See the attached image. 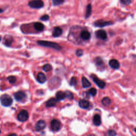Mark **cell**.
<instances>
[{"label":"cell","mask_w":136,"mask_h":136,"mask_svg":"<svg viewBox=\"0 0 136 136\" xmlns=\"http://www.w3.org/2000/svg\"><path fill=\"white\" fill-rule=\"evenodd\" d=\"M84 54V52H83V51L81 49H78L76 51V55L77 57H81Z\"/></svg>","instance_id":"4dcf8cb0"},{"label":"cell","mask_w":136,"mask_h":136,"mask_svg":"<svg viewBox=\"0 0 136 136\" xmlns=\"http://www.w3.org/2000/svg\"><path fill=\"white\" fill-rule=\"evenodd\" d=\"M79 105L83 109H87L90 106V103L86 99H80L79 101Z\"/></svg>","instance_id":"4fadbf2b"},{"label":"cell","mask_w":136,"mask_h":136,"mask_svg":"<svg viewBox=\"0 0 136 136\" xmlns=\"http://www.w3.org/2000/svg\"><path fill=\"white\" fill-rule=\"evenodd\" d=\"M3 9H1V8H0V13H3Z\"/></svg>","instance_id":"d590c367"},{"label":"cell","mask_w":136,"mask_h":136,"mask_svg":"<svg viewBox=\"0 0 136 136\" xmlns=\"http://www.w3.org/2000/svg\"><path fill=\"white\" fill-rule=\"evenodd\" d=\"M27 95L26 93L22 91L17 92L14 94V97L18 102H21L26 98Z\"/></svg>","instance_id":"8992f818"},{"label":"cell","mask_w":136,"mask_h":136,"mask_svg":"<svg viewBox=\"0 0 136 136\" xmlns=\"http://www.w3.org/2000/svg\"><path fill=\"white\" fill-rule=\"evenodd\" d=\"M96 37L102 40H106L107 38V35L104 30H99L95 33Z\"/></svg>","instance_id":"ba28073f"},{"label":"cell","mask_w":136,"mask_h":136,"mask_svg":"<svg viewBox=\"0 0 136 136\" xmlns=\"http://www.w3.org/2000/svg\"><path fill=\"white\" fill-rule=\"evenodd\" d=\"M95 63L97 67H103L104 66V62L102 59L101 58H97L95 60Z\"/></svg>","instance_id":"cb8c5ba5"},{"label":"cell","mask_w":136,"mask_h":136,"mask_svg":"<svg viewBox=\"0 0 136 136\" xmlns=\"http://www.w3.org/2000/svg\"><path fill=\"white\" fill-rule=\"evenodd\" d=\"M62 30L61 28H60V27H56L55 28H54L53 33H52V35L53 37H58L59 36H61L62 34Z\"/></svg>","instance_id":"2e32d148"},{"label":"cell","mask_w":136,"mask_h":136,"mask_svg":"<svg viewBox=\"0 0 136 136\" xmlns=\"http://www.w3.org/2000/svg\"><path fill=\"white\" fill-rule=\"evenodd\" d=\"M113 22H112L111 21H104L103 20H97L95 23H94V25L95 27H104L105 26H110L111 25H113Z\"/></svg>","instance_id":"52a82bcc"},{"label":"cell","mask_w":136,"mask_h":136,"mask_svg":"<svg viewBox=\"0 0 136 136\" xmlns=\"http://www.w3.org/2000/svg\"><path fill=\"white\" fill-rule=\"evenodd\" d=\"M46 122H45V121L42 120H39L35 125V129L36 131H41L45 128V127H46Z\"/></svg>","instance_id":"9c48e42d"},{"label":"cell","mask_w":136,"mask_h":136,"mask_svg":"<svg viewBox=\"0 0 136 136\" xmlns=\"http://www.w3.org/2000/svg\"><path fill=\"white\" fill-rule=\"evenodd\" d=\"M93 121L95 125H96V126L100 125L102 123L101 116L99 114H95L93 117Z\"/></svg>","instance_id":"ac0fdd59"},{"label":"cell","mask_w":136,"mask_h":136,"mask_svg":"<svg viewBox=\"0 0 136 136\" xmlns=\"http://www.w3.org/2000/svg\"><path fill=\"white\" fill-rule=\"evenodd\" d=\"M65 95H66V98H67L69 99H73L74 96V94L72 93V92H71L70 91H69V90H67V91L65 93Z\"/></svg>","instance_id":"d4e9b609"},{"label":"cell","mask_w":136,"mask_h":136,"mask_svg":"<svg viewBox=\"0 0 136 136\" xmlns=\"http://www.w3.org/2000/svg\"><path fill=\"white\" fill-rule=\"evenodd\" d=\"M13 42V37L10 35H5L4 37L3 44L6 46L10 47Z\"/></svg>","instance_id":"30bf717a"},{"label":"cell","mask_w":136,"mask_h":136,"mask_svg":"<svg viewBox=\"0 0 136 136\" xmlns=\"http://www.w3.org/2000/svg\"><path fill=\"white\" fill-rule=\"evenodd\" d=\"M28 5L33 9H40L44 6V2L41 0L32 1L28 3Z\"/></svg>","instance_id":"5b68a950"},{"label":"cell","mask_w":136,"mask_h":136,"mask_svg":"<svg viewBox=\"0 0 136 136\" xmlns=\"http://www.w3.org/2000/svg\"><path fill=\"white\" fill-rule=\"evenodd\" d=\"M65 2V1L63 0H53V4L54 5H59L62 4Z\"/></svg>","instance_id":"f546056e"},{"label":"cell","mask_w":136,"mask_h":136,"mask_svg":"<svg viewBox=\"0 0 136 136\" xmlns=\"http://www.w3.org/2000/svg\"><path fill=\"white\" fill-rule=\"evenodd\" d=\"M1 37H0V42H1Z\"/></svg>","instance_id":"8d00e7d4"},{"label":"cell","mask_w":136,"mask_h":136,"mask_svg":"<svg viewBox=\"0 0 136 136\" xmlns=\"http://www.w3.org/2000/svg\"><path fill=\"white\" fill-rule=\"evenodd\" d=\"M29 114L28 112L25 110H21L18 114L17 118L18 120L21 122H25L28 119Z\"/></svg>","instance_id":"277c9868"},{"label":"cell","mask_w":136,"mask_h":136,"mask_svg":"<svg viewBox=\"0 0 136 136\" xmlns=\"http://www.w3.org/2000/svg\"><path fill=\"white\" fill-rule=\"evenodd\" d=\"M93 80L94 82L97 85V86L99 88H100L101 89H103V88H105L106 84H105V83L104 82V81H103V80H102L101 79H98V78H96V77H94L93 78Z\"/></svg>","instance_id":"8fae6325"},{"label":"cell","mask_w":136,"mask_h":136,"mask_svg":"<svg viewBox=\"0 0 136 136\" xmlns=\"http://www.w3.org/2000/svg\"><path fill=\"white\" fill-rule=\"evenodd\" d=\"M43 69L45 72H49L52 70V67L50 64H46L43 67Z\"/></svg>","instance_id":"4316f807"},{"label":"cell","mask_w":136,"mask_h":136,"mask_svg":"<svg viewBox=\"0 0 136 136\" xmlns=\"http://www.w3.org/2000/svg\"><path fill=\"white\" fill-rule=\"evenodd\" d=\"M51 129L53 131H58L61 127V123L57 119H53L51 122Z\"/></svg>","instance_id":"3957f363"},{"label":"cell","mask_w":136,"mask_h":136,"mask_svg":"<svg viewBox=\"0 0 136 136\" xmlns=\"http://www.w3.org/2000/svg\"><path fill=\"white\" fill-rule=\"evenodd\" d=\"M58 101L56 98H52L50 99L49 101L46 102V106L47 107H54L58 103Z\"/></svg>","instance_id":"9a60e30c"},{"label":"cell","mask_w":136,"mask_h":136,"mask_svg":"<svg viewBox=\"0 0 136 136\" xmlns=\"http://www.w3.org/2000/svg\"><path fill=\"white\" fill-rule=\"evenodd\" d=\"M35 30L38 31H43L44 29V25L41 22H36L34 25Z\"/></svg>","instance_id":"ffe728a7"},{"label":"cell","mask_w":136,"mask_h":136,"mask_svg":"<svg viewBox=\"0 0 136 136\" xmlns=\"http://www.w3.org/2000/svg\"><path fill=\"white\" fill-rule=\"evenodd\" d=\"M88 93L90 95H91L92 96H95L97 94V90L94 88H91L88 91Z\"/></svg>","instance_id":"f1b7e54d"},{"label":"cell","mask_w":136,"mask_h":136,"mask_svg":"<svg viewBox=\"0 0 136 136\" xmlns=\"http://www.w3.org/2000/svg\"><path fill=\"white\" fill-rule=\"evenodd\" d=\"M50 19V17L49 15L47 14H45V15H44L43 16L41 17V18H40L41 20L42 21H47L49 20Z\"/></svg>","instance_id":"1f68e13d"},{"label":"cell","mask_w":136,"mask_h":136,"mask_svg":"<svg viewBox=\"0 0 136 136\" xmlns=\"http://www.w3.org/2000/svg\"><path fill=\"white\" fill-rule=\"evenodd\" d=\"M102 104L105 106H107L110 105L111 103V100L110 98L108 97H105L103 98L102 100Z\"/></svg>","instance_id":"603a6c76"},{"label":"cell","mask_w":136,"mask_h":136,"mask_svg":"<svg viewBox=\"0 0 136 136\" xmlns=\"http://www.w3.org/2000/svg\"><path fill=\"white\" fill-rule=\"evenodd\" d=\"M0 101L2 105L4 107L10 106L13 103L12 97L7 94L2 95L0 97Z\"/></svg>","instance_id":"7a4b0ae2"},{"label":"cell","mask_w":136,"mask_h":136,"mask_svg":"<svg viewBox=\"0 0 136 136\" xmlns=\"http://www.w3.org/2000/svg\"><path fill=\"white\" fill-rule=\"evenodd\" d=\"M37 81L40 84H44L46 82V77L45 75V74L43 72H39L37 75Z\"/></svg>","instance_id":"e0dca14e"},{"label":"cell","mask_w":136,"mask_h":136,"mask_svg":"<svg viewBox=\"0 0 136 136\" xmlns=\"http://www.w3.org/2000/svg\"><path fill=\"white\" fill-rule=\"evenodd\" d=\"M91 34L88 30H84L80 33V37L83 41H88L90 38Z\"/></svg>","instance_id":"7c38bea8"},{"label":"cell","mask_w":136,"mask_h":136,"mask_svg":"<svg viewBox=\"0 0 136 136\" xmlns=\"http://www.w3.org/2000/svg\"><path fill=\"white\" fill-rule=\"evenodd\" d=\"M82 84H83V87L84 88H89L92 85L91 83H90L89 80L85 77L82 78Z\"/></svg>","instance_id":"44dd1931"},{"label":"cell","mask_w":136,"mask_h":136,"mask_svg":"<svg viewBox=\"0 0 136 136\" xmlns=\"http://www.w3.org/2000/svg\"><path fill=\"white\" fill-rule=\"evenodd\" d=\"M37 43L38 45H41V46L46 47H50L54 50H56L57 51H60L62 50V47L58 43L54 42L45 41H38L37 42Z\"/></svg>","instance_id":"6da1fadb"},{"label":"cell","mask_w":136,"mask_h":136,"mask_svg":"<svg viewBox=\"0 0 136 136\" xmlns=\"http://www.w3.org/2000/svg\"><path fill=\"white\" fill-rule=\"evenodd\" d=\"M109 66L113 69H118L120 67V63L117 60L112 59L109 61Z\"/></svg>","instance_id":"5bb4252c"},{"label":"cell","mask_w":136,"mask_h":136,"mask_svg":"<svg viewBox=\"0 0 136 136\" xmlns=\"http://www.w3.org/2000/svg\"><path fill=\"white\" fill-rule=\"evenodd\" d=\"M7 79L8 80L9 83H10L11 84H14L16 83V81H17V78H15V77L13 76H9V77L7 78Z\"/></svg>","instance_id":"484cf974"},{"label":"cell","mask_w":136,"mask_h":136,"mask_svg":"<svg viewBox=\"0 0 136 136\" xmlns=\"http://www.w3.org/2000/svg\"><path fill=\"white\" fill-rule=\"evenodd\" d=\"M92 10V7L91 4H88L86 8V11L85 14V18H86V19L88 18L90 16V15H91Z\"/></svg>","instance_id":"7402d4cb"},{"label":"cell","mask_w":136,"mask_h":136,"mask_svg":"<svg viewBox=\"0 0 136 136\" xmlns=\"http://www.w3.org/2000/svg\"><path fill=\"white\" fill-rule=\"evenodd\" d=\"M1 130H0V134H1Z\"/></svg>","instance_id":"74e56055"},{"label":"cell","mask_w":136,"mask_h":136,"mask_svg":"<svg viewBox=\"0 0 136 136\" xmlns=\"http://www.w3.org/2000/svg\"><path fill=\"white\" fill-rule=\"evenodd\" d=\"M66 98V95L64 92L62 91H59L56 94V99L58 100V101H60L64 100Z\"/></svg>","instance_id":"d6986e66"},{"label":"cell","mask_w":136,"mask_h":136,"mask_svg":"<svg viewBox=\"0 0 136 136\" xmlns=\"http://www.w3.org/2000/svg\"><path fill=\"white\" fill-rule=\"evenodd\" d=\"M132 2L130 0H122L121 1V3L124 5H129Z\"/></svg>","instance_id":"836d02e7"},{"label":"cell","mask_w":136,"mask_h":136,"mask_svg":"<svg viewBox=\"0 0 136 136\" xmlns=\"http://www.w3.org/2000/svg\"><path fill=\"white\" fill-rule=\"evenodd\" d=\"M107 134L108 136H116V132L114 130H108Z\"/></svg>","instance_id":"d6a6232c"},{"label":"cell","mask_w":136,"mask_h":136,"mask_svg":"<svg viewBox=\"0 0 136 136\" xmlns=\"http://www.w3.org/2000/svg\"><path fill=\"white\" fill-rule=\"evenodd\" d=\"M8 136H17V134H15V133H12V134H11L10 135H8Z\"/></svg>","instance_id":"e575fe53"},{"label":"cell","mask_w":136,"mask_h":136,"mask_svg":"<svg viewBox=\"0 0 136 136\" xmlns=\"http://www.w3.org/2000/svg\"><path fill=\"white\" fill-rule=\"evenodd\" d=\"M77 84V81L75 77H72L70 81V85L72 86H75Z\"/></svg>","instance_id":"83f0119b"}]
</instances>
